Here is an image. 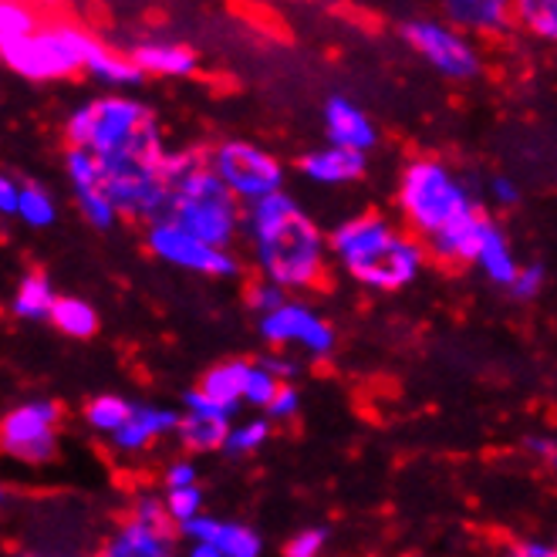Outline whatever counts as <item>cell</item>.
Wrapping results in <instances>:
<instances>
[{
    "mask_svg": "<svg viewBox=\"0 0 557 557\" xmlns=\"http://www.w3.org/2000/svg\"><path fill=\"white\" fill-rule=\"evenodd\" d=\"M166 173L173 186L166 220L220 250H234L237 237L244 234L247 207L213 173L210 149H170Z\"/></svg>",
    "mask_w": 557,
    "mask_h": 557,
    "instance_id": "3",
    "label": "cell"
},
{
    "mask_svg": "<svg viewBox=\"0 0 557 557\" xmlns=\"http://www.w3.org/2000/svg\"><path fill=\"white\" fill-rule=\"evenodd\" d=\"M476 271L497 287H507L520 274V260L504 234V226L494 216H483V231H480V250H476Z\"/></svg>",
    "mask_w": 557,
    "mask_h": 557,
    "instance_id": "21",
    "label": "cell"
},
{
    "mask_svg": "<svg viewBox=\"0 0 557 557\" xmlns=\"http://www.w3.org/2000/svg\"><path fill=\"white\" fill-rule=\"evenodd\" d=\"M257 327H260V338H264L274 351L301 348L311 358H327L338 345L335 324L321 318L311 305L294 301V298L281 311L260 318Z\"/></svg>",
    "mask_w": 557,
    "mask_h": 557,
    "instance_id": "12",
    "label": "cell"
},
{
    "mask_svg": "<svg viewBox=\"0 0 557 557\" xmlns=\"http://www.w3.org/2000/svg\"><path fill=\"white\" fill-rule=\"evenodd\" d=\"M327 244H332V260L355 284L382 294L409 287L422 274V268L430 264L425 244L409 234L399 220L379 210L342 220L327 234Z\"/></svg>",
    "mask_w": 557,
    "mask_h": 557,
    "instance_id": "2",
    "label": "cell"
},
{
    "mask_svg": "<svg viewBox=\"0 0 557 557\" xmlns=\"http://www.w3.org/2000/svg\"><path fill=\"white\" fill-rule=\"evenodd\" d=\"M507 557H557L554 544H544V541H520L517 547L507 550Z\"/></svg>",
    "mask_w": 557,
    "mask_h": 557,
    "instance_id": "45",
    "label": "cell"
},
{
    "mask_svg": "<svg viewBox=\"0 0 557 557\" xmlns=\"http://www.w3.org/2000/svg\"><path fill=\"white\" fill-rule=\"evenodd\" d=\"M443 14L446 24L463 30L467 38H497L510 24H517L513 4H507V0H446Z\"/></svg>",
    "mask_w": 557,
    "mask_h": 557,
    "instance_id": "20",
    "label": "cell"
},
{
    "mask_svg": "<svg viewBox=\"0 0 557 557\" xmlns=\"http://www.w3.org/2000/svg\"><path fill=\"white\" fill-rule=\"evenodd\" d=\"M483 210L453 223L449 231H443L440 237L425 240V253L436 264H446V268H476V250H480V231H483Z\"/></svg>",
    "mask_w": 557,
    "mask_h": 557,
    "instance_id": "22",
    "label": "cell"
},
{
    "mask_svg": "<svg viewBox=\"0 0 557 557\" xmlns=\"http://www.w3.org/2000/svg\"><path fill=\"white\" fill-rule=\"evenodd\" d=\"M128 58L136 61V69L143 75H156V78H193L196 69H200V54L189 45L170 38H146L128 45Z\"/></svg>",
    "mask_w": 557,
    "mask_h": 557,
    "instance_id": "18",
    "label": "cell"
},
{
    "mask_svg": "<svg viewBox=\"0 0 557 557\" xmlns=\"http://www.w3.org/2000/svg\"><path fill=\"white\" fill-rule=\"evenodd\" d=\"M183 419L176 440L186 453L200 456V453H223L226 436L234 430V412L220 409L216 403H210L200 388H186L183 392Z\"/></svg>",
    "mask_w": 557,
    "mask_h": 557,
    "instance_id": "13",
    "label": "cell"
},
{
    "mask_svg": "<svg viewBox=\"0 0 557 557\" xmlns=\"http://www.w3.org/2000/svg\"><path fill=\"white\" fill-rule=\"evenodd\" d=\"M136 412V403H128L125 396H115V392H106V396H95L85 403V425L98 436H115L122 425L128 422V416Z\"/></svg>",
    "mask_w": 557,
    "mask_h": 557,
    "instance_id": "26",
    "label": "cell"
},
{
    "mask_svg": "<svg viewBox=\"0 0 557 557\" xmlns=\"http://www.w3.org/2000/svg\"><path fill=\"white\" fill-rule=\"evenodd\" d=\"M51 324L64 338L72 342H88L98 335V327H102V318L98 311L85 301V298H75V294H61L54 311H51Z\"/></svg>",
    "mask_w": 557,
    "mask_h": 557,
    "instance_id": "25",
    "label": "cell"
},
{
    "mask_svg": "<svg viewBox=\"0 0 557 557\" xmlns=\"http://www.w3.org/2000/svg\"><path fill=\"white\" fill-rule=\"evenodd\" d=\"M287 301H290V294H287L284 287L264 281V277H253V281L244 287V305L257 314V321H260V318H268V314H274V311H281Z\"/></svg>",
    "mask_w": 557,
    "mask_h": 557,
    "instance_id": "34",
    "label": "cell"
},
{
    "mask_svg": "<svg viewBox=\"0 0 557 557\" xmlns=\"http://www.w3.org/2000/svg\"><path fill=\"white\" fill-rule=\"evenodd\" d=\"M166 159H170V149L162 143V128L156 119L125 149L102 159L106 189L125 220L149 226L166 216L170 196H173Z\"/></svg>",
    "mask_w": 557,
    "mask_h": 557,
    "instance_id": "4",
    "label": "cell"
},
{
    "mask_svg": "<svg viewBox=\"0 0 557 557\" xmlns=\"http://www.w3.org/2000/svg\"><path fill=\"white\" fill-rule=\"evenodd\" d=\"M152 122V112L128 95H102L88 98L64 119V139L69 149H88L98 159H109L133 143Z\"/></svg>",
    "mask_w": 557,
    "mask_h": 557,
    "instance_id": "7",
    "label": "cell"
},
{
    "mask_svg": "<svg viewBox=\"0 0 557 557\" xmlns=\"http://www.w3.org/2000/svg\"><path fill=\"white\" fill-rule=\"evenodd\" d=\"M298 412H301V392H298V385H281L274 403L264 409V416L271 422H290Z\"/></svg>",
    "mask_w": 557,
    "mask_h": 557,
    "instance_id": "40",
    "label": "cell"
},
{
    "mask_svg": "<svg viewBox=\"0 0 557 557\" xmlns=\"http://www.w3.org/2000/svg\"><path fill=\"white\" fill-rule=\"evenodd\" d=\"M271 433H274V422L264 412H257L250 419H240V422H234L231 436H226L223 453L226 456H253L260 446L271 440Z\"/></svg>",
    "mask_w": 557,
    "mask_h": 557,
    "instance_id": "30",
    "label": "cell"
},
{
    "mask_svg": "<svg viewBox=\"0 0 557 557\" xmlns=\"http://www.w3.org/2000/svg\"><path fill=\"white\" fill-rule=\"evenodd\" d=\"M247 358H231V362H220L213 369H207V375L200 379V388L210 403H216L226 412H237L244 406V392H247V375H250Z\"/></svg>",
    "mask_w": 557,
    "mask_h": 557,
    "instance_id": "23",
    "label": "cell"
},
{
    "mask_svg": "<svg viewBox=\"0 0 557 557\" xmlns=\"http://www.w3.org/2000/svg\"><path fill=\"white\" fill-rule=\"evenodd\" d=\"M91 557H180V531L125 517Z\"/></svg>",
    "mask_w": 557,
    "mask_h": 557,
    "instance_id": "14",
    "label": "cell"
},
{
    "mask_svg": "<svg viewBox=\"0 0 557 557\" xmlns=\"http://www.w3.org/2000/svg\"><path fill=\"white\" fill-rule=\"evenodd\" d=\"M14 557H45V554H30V550H24V554H14Z\"/></svg>",
    "mask_w": 557,
    "mask_h": 557,
    "instance_id": "47",
    "label": "cell"
},
{
    "mask_svg": "<svg viewBox=\"0 0 557 557\" xmlns=\"http://www.w3.org/2000/svg\"><path fill=\"white\" fill-rule=\"evenodd\" d=\"M554 550H557V541H554Z\"/></svg>",
    "mask_w": 557,
    "mask_h": 557,
    "instance_id": "48",
    "label": "cell"
},
{
    "mask_svg": "<svg viewBox=\"0 0 557 557\" xmlns=\"http://www.w3.org/2000/svg\"><path fill=\"white\" fill-rule=\"evenodd\" d=\"M162 486L166 490H183V486H200V470L189 460V456H176L173 463L162 470Z\"/></svg>",
    "mask_w": 557,
    "mask_h": 557,
    "instance_id": "39",
    "label": "cell"
},
{
    "mask_svg": "<svg viewBox=\"0 0 557 557\" xmlns=\"http://www.w3.org/2000/svg\"><path fill=\"white\" fill-rule=\"evenodd\" d=\"M64 176L72 180V193L82 189H102L106 186V166L102 159L88 149H69L64 152Z\"/></svg>",
    "mask_w": 557,
    "mask_h": 557,
    "instance_id": "32",
    "label": "cell"
},
{
    "mask_svg": "<svg viewBox=\"0 0 557 557\" xmlns=\"http://www.w3.org/2000/svg\"><path fill=\"white\" fill-rule=\"evenodd\" d=\"M180 537L189 544H213L223 557H260L264 554V537H260L250 523L223 520L213 513H203L180 528Z\"/></svg>",
    "mask_w": 557,
    "mask_h": 557,
    "instance_id": "15",
    "label": "cell"
},
{
    "mask_svg": "<svg viewBox=\"0 0 557 557\" xmlns=\"http://www.w3.org/2000/svg\"><path fill=\"white\" fill-rule=\"evenodd\" d=\"M298 173L318 186H351L358 180H366L369 156L351 152V149H338V146H321V149H311L298 159Z\"/></svg>",
    "mask_w": 557,
    "mask_h": 557,
    "instance_id": "19",
    "label": "cell"
},
{
    "mask_svg": "<svg viewBox=\"0 0 557 557\" xmlns=\"http://www.w3.org/2000/svg\"><path fill=\"white\" fill-rule=\"evenodd\" d=\"M513 17L523 30L557 45V0H517Z\"/></svg>",
    "mask_w": 557,
    "mask_h": 557,
    "instance_id": "31",
    "label": "cell"
},
{
    "mask_svg": "<svg viewBox=\"0 0 557 557\" xmlns=\"http://www.w3.org/2000/svg\"><path fill=\"white\" fill-rule=\"evenodd\" d=\"M544 284H547L544 264H520V274L510 284V298H517V301H534L537 294L544 290Z\"/></svg>",
    "mask_w": 557,
    "mask_h": 557,
    "instance_id": "38",
    "label": "cell"
},
{
    "mask_svg": "<svg viewBox=\"0 0 557 557\" xmlns=\"http://www.w3.org/2000/svg\"><path fill=\"white\" fill-rule=\"evenodd\" d=\"M281 379H274L264 366L260 362H253L250 366V375H247V392H244V406H253V409H260L264 412L271 403H274V396L281 392Z\"/></svg>",
    "mask_w": 557,
    "mask_h": 557,
    "instance_id": "36",
    "label": "cell"
},
{
    "mask_svg": "<svg viewBox=\"0 0 557 557\" xmlns=\"http://www.w3.org/2000/svg\"><path fill=\"white\" fill-rule=\"evenodd\" d=\"M490 196L497 200V207H517L520 203V186L507 176L490 180Z\"/></svg>",
    "mask_w": 557,
    "mask_h": 557,
    "instance_id": "43",
    "label": "cell"
},
{
    "mask_svg": "<svg viewBox=\"0 0 557 557\" xmlns=\"http://www.w3.org/2000/svg\"><path fill=\"white\" fill-rule=\"evenodd\" d=\"M88 75L98 85H106V88H133V85H139L146 78L136 69V61L128 58V51H115L112 45H106L102 51H98V58L91 61Z\"/></svg>",
    "mask_w": 557,
    "mask_h": 557,
    "instance_id": "27",
    "label": "cell"
},
{
    "mask_svg": "<svg viewBox=\"0 0 557 557\" xmlns=\"http://www.w3.org/2000/svg\"><path fill=\"white\" fill-rule=\"evenodd\" d=\"M210 166L244 207L284 193V166L264 146L247 139H223L210 149Z\"/></svg>",
    "mask_w": 557,
    "mask_h": 557,
    "instance_id": "8",
    "label": "cell"
},
{
    "mask_svg": "<svg viewBox=\"0 0 557 557\" xmlns=\"http://www.w3.org/2000/svg\"><path fill=\"white\" fill-rule=\"evenodd\" d=\"M257 362L264 366L274 379H281L284 385H294V375H298V362H294V358H287L284 351H268V355H260Z\"/></svg>",
    "mask_w": 557,
    "mask_h": 557,
    "instance_id": "42",
    "label": "cell"
},
{
    "mask_svg": "<svg viewBox=\"0 0 557 557\" xmlns=\"http://www.w3.org/2000/svg\"><path fill=\"white\" fill-rule=\"evenodd\" d=\"M75 196V207L82 213V220L88 226H95V231H112V226L122 220L119 207L112 203V196L109 189H82V193H72Z\"/></svg>",
    "mask_w": 557,
    "mask_h": 557,
    "instance_id": "33",
    "label": "cell"
},
{
    "mask_svg": "<svg viewBox=\"0 0 557 557\" xmlns=\"http://www.w3.org/2000/svg\"><path fill=\"white\" fill-rule=\"evenodd\" d=\"M41 24L45 17H38L35 8L21 4V0H4V4H0V51L17 48L27 38H35Z\"/></svg>",
    "mask_w": 557,
    "mask_h": 557,
    "instance_id": "28",
    "label": "cell"
},
{
    "mask_svg": "<svg viewBox=\"0 0 557 557\" xmlns=\"http://www.w3.org/2000/svg\"><path fill=\"white\" fill-rule=\"evenodd\" d=\"M523 446H528V453L534 456V460H537L544 470H550V473L557 476V436L534 433V436L523 440Z\"/></svg>",
    "mask_w": 557,
    "mask_h": 557,
    "instance_id": "41",
    "label": "cell"
},
{
    "mask_svg": "<svg viewBox=\"0 0 557 557\" xmlns=\"http://www.w3.org/2000/svg\"><path fill=\"white\" fill-rule=\"evenodd\" d=\"M399 35L416 54H422L425 61H430L443 78L470 82L483 72V54L473 45V38H467L463 30H456L446 21L412 17V21L399 24Z\"/></svg>",
    "mask_w": 557,
    "mask_h": 557,
    "instance_id": "10",
    "label": "cell"
},
{
    "mask_svg": "<svg viewBox=\"0 0 557 557\" xmlns=\"http://www.w3.org/2000/svg\"><path fill=\"white\" fill-rule=\"evenodd\" d=\"M180 419H183V412H176V409H166V406H139V403H136V412L128 416V422L122 425V430H119L109 443H112V449L122 453V456L146 453V449L156 446L159 440L176 436Z\"/></svg>",
    "mask_w": 557,
    "mask_h": 557,
    "instance_id": "16",
    "label": "cell"
},
{
    "mask_svg": "<svg viewBox=\"0 0 557 557\" xmlns=\"http://www.w3.org/2000/svg\"><path fill=\"white\" fill-rule=\"evenodd\" d=\"M324 133H327V146L351 149L362 156H369L379 146V128L372 125V119L342 95H332L324 102Z\"/></svg>",
    "mask_w": 557,
    "mask_h": 557,
    "instance_id": "17",
    "label": "cell"
},
{
    "mask_svg": "<svg viewBox=\"0 0 557 557\" xmlns=\"http://www.w3.org/2000/svg\"><path fill=\"white\" fill-rule=\"evenodd\" d=\"M162 500H166V513H170V520L176 523V528H186L189 520H196V517H203V513H207V510H203L207 497H203V490H200V486L166 490V494H162Z\"/></svg>",
    "mask_w": 557,
    "mask_h": 557,
    "instance_id": "35",
    "label": "cell"
},
{
    "mask_svg": "<svg viewBox=\"0 0 557 557\" xmlns=\"http://www.w3.org/2000/svg\"><path fill=\"white\" fill-rule=\"evenodd\" d=\"M17 220L30 231H45L58 220V203L54 196L38 186V183H21V200H17Z\"/></svg>",
    "mask_w": 557,
    "mask_h": 557,
    "instance_id": "29",
    "label": "cell"
},
{
    "mask_svg": "<svg viewBox=\"0 0 557 557\" xmlns=\"http://www.w3.org/2000/svg\"><path fill=\"white\" fill-rule=\"evenodd\" d=\"M186 557H223L213 544H189L186 547Z\"/></svg>",
    "mask_w": 557,
    "mask_h": 557,
    "instance_id": "46",
    "label": "cell"
},
{
    "mask_svg": "<svg viewBox=\"0 0 557 557\" xmlns=\"http://www.w3.org/2000/svg\"><path fill=\"white\" fill-rule=\"evenodd\" d=\"M61 436V406L54 399H27L8 409L0 422V443L17 463L45 467L58 456Z\"/></svg>",
    "mask_w": 557,
    "mask_h": 557,
    "instance_id": "11",
    "label": "cell"
},
{
    "mask_svg": "<svg viewBox=\"0 0 557 557\" xmlns=\"http://www.w3.org/2000/svg\"><path fill=\"white\" fill-rule=\"evenodd\" d=\"M17 200H21V183L14 176H0V213L17 216Z\"/></svg>",
    "mask_w": 557,
    "mask_h": 557,
    "instance_id": "44",
    "label": "cell"
},
{
    "mask_svg": "<svg viewBox=\"0 0 557 557\" xmlns=\"http://www.w3.org/2000/svg\"><path fill=\"white\" fill-rule=\"evenodd\" d=\"M102 48L106 45L75 21H45L35 38L0 51V58L14 75L27 82H61L78 72L88 75L91 61Z\"/></svg>",
    "mask_w": 557,
    "mask_h": 557,
    "instance_id": "6",
    "label": "cell"
},
{
    "mask_svg": "<svg viewBox=\"0 0 557 557\" xmlns=\"http://www.w3.org/2000/svg\"><path fill=\"white\" fill-rule=\"evenodd\" d=\"M61 294L54 290L45 271H24L14 294H11V314L21 321H51V311Z\"/></svg>",
    "mask_w": 557,
    "mask_h": 557,
    "instance_id": "24",
    "label": "cell"
},
{
    "mask_svg": "<svg viewBox=\"0 0 557 557\" xmlns=\"http://www.w3.org/2000/svg\"><path fill=\"white\" fill-rule=\"evenodd\" d=\"M143 234H146L149 253L159 257L162 264H170V268L200 274V277H216V281H231V277L244 274V264L234 250H220L200 237H193L166 216L143 226Z\"/></svg>",
    "mask_w": 557,
    "mask_h": 557,
    "instance_id": "9",
    "label": "cell"
},
{
    "mask_svg": "<svg viewBox=\"0 0 557 557\" xmlns=\"http://www.w3.org/2000/svg\"><path fill=\"white\" fill-rule=\"evenodd\" d=\"M244 237L257 277L284 287L287 294L311 290L327 281L332 244L287 189L247 207Z\"/></svg>",
    "mask_w": 557,
    "mask_h": 557,
    "instance_id": "1",
    "label": "cell"
},
{
    "mask_svg": "<svg viewBox=\"0 0 557 557\" xmlns=\"http://www.w3.org/2000/svg\"><path fill=\"white\" fill-rule=\"evenodd\" d=\"M327 537H332V531L321 528V523H318V528H301L284 544L281 557H321L324 547H327Z\"/></svg>",
    "mask_w": 557,
    "mask_h": 557,
    "instance_id": "37",
    "label": "cell"
},
{
    "mask_svg": "<svg viewBox=\"0 0 557 557\" xmlns=\"http://www.w3.org/2000/svg\"><path fill=\"white\" fill-rule=\"evenodd\" d=\"M396 207H399V223L422 244L449 231L453 223L480 213L467 183L443 159L433 156H416L403 166Z\"/></svg>",
    "mask_w": 557,
    "mask_h": 557,
    "instance_id": "5",
    "label": "cell"
}]
</instances>
